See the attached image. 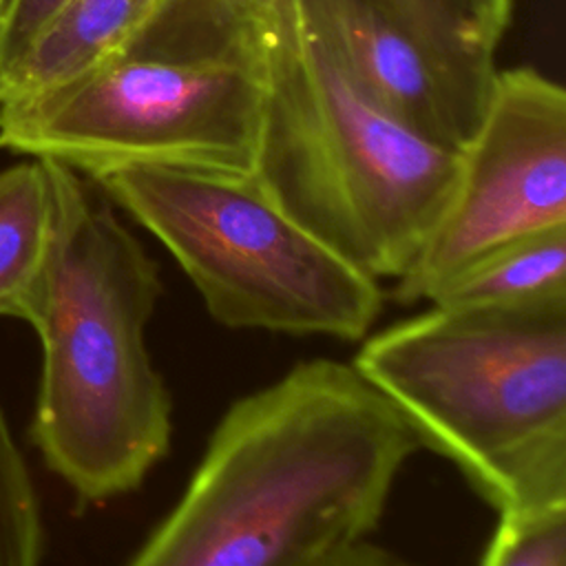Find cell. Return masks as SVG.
<instances>
[{
  "mask_svg": "<svg viewBox=\"0 0 566 566\" xmlns=\"http://www.w3.org/2000/svg\"><path fill=\"white\" fill-rule=\"evenodd\" d=\"M9 2L11 0H0V42H2V33H4V20H7V11H9Z\"/></svg>",
  "mask_w": 566,
  "mask_h": 566,
  "instance_id": "d6986e66",
  "label": "cell"
},
{
  "mask_svg": "<svg viewBox=\"0 0 566 566\" xmlns=\"http://www.w3.org/2000/svg\"><path fill=\"white\" fill-rule=\"evenodd\" d=\"M42 164L53 230L27 321L42 352L29 436L75 502L95 506L137 491L170 449L172 398L146 345L161 276L97 184Z\"/></svg>",
  "mask_w": 566,
  "mask_h": 566,
  "instance_id": "7a4b0ae2",
  "label": "cell"
},
{
  "mask_svg": "<svg viewBox=\"0 0 566 566\" xmlns=\"http://www.w3.org/2000/svg\"><path fill=\"white\" fill-rule=\"evenodd\" d=\"M433 55L467 111L480 119L495 75V44L469 0H380Z\"/></svg>",
  "mask_w": 566,
  "mask_h": 566,
  "instance_id": "7c38bea8",
  "label": "cell"
},
{
  "mask_svg": "<svg viewBox=\"0 0 566 566\" xmlns=\"http://www.w3.org/2000/svg\"><path fill=\"white\" fill-rule=\"evenodd\" d=\"M259 24L219 0H168L122 51L0 104V150L88 179L135 166L250 175L265 102Z\"/></svg>",
  "mask_w": 566,
  "mask_h": 566,
  "instance_id": "277c9868",
  "label": "cell"
},
{
  "mask_svg": "<svg viewBox=\"0 0 566 566\" xmlns=\"http://www.w3.org/2000/svg\"><path fill=\"white\" fill-rule=\"evenodd\" d=\"M352 365L500 515L566 504V301L429 305Z\"/></svg>",
  "mask_w": 566,
  "mask_h": 566,
  "instance_id": "5b68a950",
  "label": "cell"
},
{
  "mask_svg": "<svg viewBox=\"0 0 566 566\" xmlns=\"http://www.w3.org/2000/svg\"><path fill=\"white\" fill-rule=\"evenodd\" d=\"M557 228H566V91L531 66L495 71L451 199L396 279L394 301L429 303L486 254Z\"/></svg>",
  "mask_w": 566,
  "mask_h": 566,
  "instance_id": "52a82bcc",
  "label": "cell"
},
{
  "mask_svg": "<svg viewBox=\"0 0 566 566\" xmlns=\"http://www.w3.org/2000/svg\"><path fill=\"white\" fill-rule=\"evenodd\" d=\"M53 197L42 159L0 170V316L29 321L44 279Z\"/></svg>",
  "mask_w": 566,
  "mask_h": 566,
  "instance_id": "30bf717a",
  "label": "cell"
},
{
  "mask_svg": "<svg viewBox=\"0 0 566 566\" xmlns=\"http://www.w3.org/2000/svg\"><path fill=\"white\" fill-rule=\"evenodd\" d=\"M566 301V228L509 243L460 272L429 305L511 307Z\"/></svg>",
  "mask_w": 566,
  "mask_h": 566,
  "instance_id": "8fae6325",
  "label": "cell"
},
{
  "mask_svg": "<svg viewBox=\"0 0 566 566\" xmlns=\"http://www.w3.org/2000/svg\"><path fill=\"white\" fill-rule=\"evenodd\" d=\"M303 24L378 106L422 135L462 150L478 119L447 75L380 0H294Z\"/></svg>",
  "mask_w": 566,
  "mask_h": 566,
  "instance_id": "ba28073f",
  "label": "cell"
},
{
  "mask_svg": "<svg viewBox=\"0 0 566 566\" xmlns=\"http://www.w3.org/2000/svg\"><path fill=\"white\" fill-rule=\"evenodd\" d=\"M318 566H418V564L402 557L396 551L374 544L371 539H363V542L332 555L329 559H325Z\"/></svg>",
  "mask_w": 566,
  "mask_h": 566,
  "instance_id": "2e32d148",
  "label": "cell"
},
{
  "mask_svg": "<svg viewBox=\"0 0 566 566\" xmlns=\"http://www.w3.org/2000/svg\"><path fill=\"white\" fill-rule=\"evenodd\" d=\"M480 566H566V504L500 515Z\"/></svg>",
  "mask_w": 566,
  "mask_h": 566,
  "instance_id": "5bb4252c",
  "label": "cell"
},
{
  "mask_svg": "<svg viewBox=\"0 0 566 566\" xmlns=\"http://www.w3.org/2000/svg\"><path fill=\"white\" fill-rule=\"evenodd\" d=\"M265 102L250 177L363 274L400 279L440 221L458 148L367 97L281 0L259 24Z\"/></svg>",
  "mask_w": 566,
  "mask_h": 566,
  "instance_id": "3957f363",
  "label": "cell"
},
{
  "mask_svg": "<svg viewBox=\"0 0 566 566\" xmlns=\"http://www.w3.org/2000/svg\"><path fill=\"white\" fill-rule=\"evenodd\" d=\"M168 0H66L0 69V104L55 88L122 51Z\"/></svg>",
  "mask_w": 566,
  "mask_h": 566,
  "instance_id": "9c48e42d",
  "label": "cell"
},
{
  "mask_svg": "<svg viewBox=\"0 0 566 566\" xmlns=\"http://www.w3.org/2000/svg\"><path fill=\"white\" fill-rule=\"evenodd\" d=\"M66 0H11L0 42V69L11 62Z\"/></svg>",
  "mask_w": 566,
  "mask_h": 566,
  "instance_id": "9a60e30c",
  "label": "cell"
},
{
  "mask_svg": "<svg viewBox=\"0 0 566 566\" xmlns=\"http://www.w3.org/2000/svg\"><path fill=\"white\" fill-rule=\"evenodd\" d=\"M418 449L352 363L301 360L226 409L126 566H318L369 539Z\"/></svg>",
  "mask_w": 566,
  "mask_h": 566,
  "instance_id": "6da1fadb",
  "label": "cell"
},
{
  "mask_svg": "<svg viewBox=\"0 0 566 566\" xmlns=\"http://www.w3.org/2000/svg\"><path fill=\"white\" fill-rule=\"evenodd\" d=\"M245 20L261 22L281 0H219Z\"/></svg>",
  "mask_w": 566,
  "mask_h": 566,
  "instance_id": "ac0fdd59",
  "label": "cell"
},
{
  "mask_svg": "<svg viewBox=\"0 0 566 566\" xmlns=\"http://www.w3.org/2000/svg\"><path fill=\"white\" fill-rule=\"evenodd\" d=\"M177 261L230 329L363 340L382 290L274 206L250 175L119 168L91 179Z\"/></svg>",
  "mask_w": 566,
  "mask_h": 566,
  "instance_id": "8992f818",
  "label": "cell"
},
{
  "mask_svg": "<svg viewBox=\"0 0 566 566\" xmlns=\"http://www.w3.org/2000/svg\"><path fill=\"white\" fill-rule=\"evenodd\" d=\"M40 502L0 407V566H42Z\"/></svg>",
  "mask_w": 566,
  "mask_h": 566,
  "instance_id": "4fadbf2b",
  "label": "cell"
},
{
  "mask_svg": "<svg viewBox=\"0 0 566 566\" xmlns=\"http://www.w3.org/2000/svg\"><path fill=\"white\" fill-rule=\"evenodd\" d=\"M486 38L497 46L513 11V0H469Z\"/></svg>",
  "mask_w": 566,
  "mask_h": 566,
  "instance_id": "e0dca14e",
  "label": "cell"
}]
</instances>
